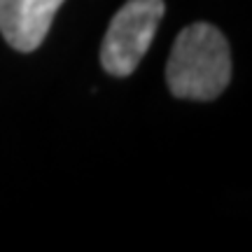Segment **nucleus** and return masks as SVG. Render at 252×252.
I'll list each match as a JSON object with an SVG mask.
<instances>
[{
  "mask_svg": "<svg viewBox=\"0 0 252 252\" xmlns=\"http://www.w3.org/2000/svg\"><path fill=\"white\" fill-rule=\"evenodd\" d=\"M61 5L63 0H0V33L17 52H35Z\"/></svg>",
  "mask_w": 252,
  "mask_h": 252,
  "instance_id": "7ed1b4c3",
  "label": "nucleus"
},
{
  "mask_svg": "<svg viewBox=\"0 0 252 252\" xmlns=\"http://www.w3.org/2000/svg\"><path fill=\"white\" fill-rule=\"evenodd\" d=\"M163 9V0H128L112 17L100 47V63L110 75L126 77L138 68L161 24Z\"/></svg>",
  "mask_w": 252,
  "mask_h": 252,
  "instance_id": "f03ea898",
  "label": "nucleus"
},
{
  "mask_svg": "<svg viewBox=\"0 0 252 252\" xmlns=\"http://www.w3.org/2000/svg\"><path fill=\"white\" fill-rule=\"evenodd\" d=\"M231 80V56L224 35L210 24H191L175 37L166 65L173 96L187 100L217 98Z\"/></svg>",
  "mask_w": 252,
  "mask_h": 252,
  "instance_id": "f257e3e1",
  "label": "nucleus"
}]
</instances>
